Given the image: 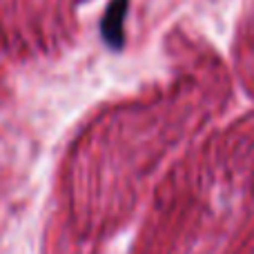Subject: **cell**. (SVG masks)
Instances as JSON below:
<instances>
[{"mask_svg": "<svg viewBox=\"0 0 254 254\" xmlns=\"http://www.w3.org/2000/svg\"><path fill=\"white\" fill-rule=\"evenodd\" d=\"M127 7H129V0H112L110 7L105 9V16L101 20V34L105 40L107 47L112 49H123L125 45V31H123V20Z\"/></svg>", "mask_w": 254, "mask_h": 254, "instance_id": "1", "label": "cell"}]
</instances>
